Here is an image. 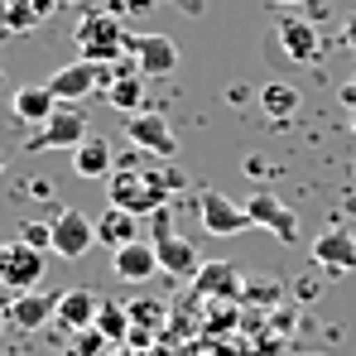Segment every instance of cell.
Segmentation results:
<instances>
[{
  "instance_id": "e0dca14e",
  "label": "cell",
  "mask_w": 356,
  "mask_h": 356,
  "mask_svg": "<svg viewBox=\"0 0 356 356\" xmlns=\"http://www.w3.org/2000/svg\"><path fill=\"white\" fill-rule=\"evenodd\" d=\"M145 72L130 63V67H116V82L106 87V102L116 106L120 116H135V111H145Z\"/></svg>"
},
{
  "instance_id": "7402d4cb",
  "label": "cell",
  "mask_w": 356,
  "mask_h": 356,
  "mask_svg": "<svg viewBox=\"0 0 356 356\" xmlns=\"http://www.w3.org/2000/svg\"><path fill=\"white\" fill-rule=\"evenodd\" d=\"M0 19H5V29H10L15 39L44 24V15H39V5H34V0H0Z\"/></svg>"
},
{
  "instance_id": "7a4b0ae2",
  "label": "cell",
  "mask_w": 356,
  "mask_h": 356,
  "mask_svg": "<svg viewBox=\"0 0 356 356\" xmlns=\"http://www.w3.org/2000/svg\"><path fill=\"white\" fill-rule=\"evenodd\" d=\"M125 24H120L111 10H87L82 19H77V29H72V44H77V54L92 63H120L125 58Z\"/></svg>"
},
{
  "instance_id": "277c9868",
  "label": "cell",
  "mask_w": 356,
  "mask_h": 356,
  "mask_svg": "<svg viewBox=\"0 0 356 356\" xmlns=\"http://www.w3.org/2000/svg\"><path fill=\"white\" fill-rule=\"evenodd\" d=\"M82 140H87V116H82V106L63 102L58 111L24 140V149H67V154H72Z\"/></svg>"
},
{
  "instance_id": "9a60e30c",
  "label": "cell",
  "mask_w": 356,
  "mask_h": 356,
  "mask_svg": "<svg viewBox=\"0 0 356 356\" xmlns=\"http://www.w3.org/2000/svg\"><path fill=\"white\" fill-rule=\"evenodd\" d=\"M58 106H63V102L54 97V87H49V82H44V87H19V92L10 97V111H15V120H19V125H34V130L54 116Z\"/></svg>"
},
{
  "instance_id": "f546056e",
  "label": "cell",
  "mask_w": 356,
  "mask_h": 356,
  "mask_svg": "<svg viewBox=\"0 0 356 356\" xmlns=\"http://www.w3.org/2000/svg\"><path fill=\"white\" fill-rule=\"evenodd\" d=\"M275 5H280V10H294V5H303V0H275Z\"/></svg>"
},
{
  "instance_id": "484cf974",
  "label": "cell",
  "mask_w": 356,
  "mask_h": 356,
  "mask_svg": "<svg viewBox=\"0 0 356 356\" xmlns=\"http://www.w3.org/2000/svg\"><path fill=\"white\" fill-rule=\"evenodd\" d=\"M19 241H29L39 250H54V222H24L19 227Z\"/></svg>"
},
{
  "instance_id": "603a6c76",
  "label": "cell",
  "mask_w": 356,
  "mask_h": 356,
  "mask_svg": "<svg viewBox=\"0 0 356 356\" xmlns=\"http://www.w3.org/2000/svg\"><path fill=\"white\" fill-rule=\"evenodd\" d=\"M97 327H102V332H106L111 342H130V327H135V318H130V303H116V298H102Z\"/></svg>"
},
{
  "instance_id": "2e32d148",
  "label": "cell",
  "mask_w": 356,
  "mask_h": 356,
  "mask_svg": "<svg viewBox=\"0 0 356 356\" xmlns=\"http://www.w3.org/2000/svg\"><path fill=\"white\" fill-rule=\"evenodd\" d=\"M97 313H102V298L92 294V289H67V294H58V318L67 332H82V327H97Z\"/></svg>"
},
{
  "instance_id": "ffe728a7",
  "label": "cell",
  "mask_w": 356,
  "mask_h": 356,
  "mask_svg": "<svg viewBox=\"0 0 356 356\" xmlns=\"http://www.w3.org/2000/svg\"><path fill=\"white\" fill-rule=\"evenodd\" d=\"M193 289L197 294H217V298H236L241 294V280H236V270L227 265V260H212V265H202L197 270V280H193Z\"/></svg>"
},
{
  "instance_id": "d6986e66",
  "label": "cell",
  "mask_w": 356,
  "mask_h": 356,
  "mask_svg": "<svg viewBox=\"0 0 356 356\" xmlns=\"http://www.w3.org/2000/svg\"><path fill=\"white\" fill-rule=\"evenodd\" d=\"M111 164H116V159H111V145H106L102 135H97V140L87 135V140L72 149V174L77 178H111L116 174Z\"/></svg>"
},
{
  "instance_id": "30bf717a",
  "label": "cell",
  "mask_w": 356,
  "mask_h": 356,
  "mask_svg": "<svg viewBox=\"0 0 356 356\" xmlns=\"http://www.w3.org/2000/svg\"><path fill=\"white\" fill-rule=\"evenodd\" d=\"M92 245H97V222H87L77 207H63L58 217H54V255L82 260Z\"/></svg>"
},
{
  "instance_id": "9c48e42d",
  "label": "cell",
  "mask_w": 356,
  "mask_h": 356,
  "mask_svg": "<svg viewBox=\"0 0 356 356\" xmlns=\"http://www.w3.org/2000/svg\"><path fill=\"white\" fill-rule=\"evenodd\" d=\"M245 212H250V227H265L275 241H284V245H294L298 241V217L270 193V188H260V193H250V202H245Z\"/></svg>"
},
{
  "instance_id": "3957f363",
  "label": "cell",
  "mask_w": 356,
  "mask_h": 356,
  "mask_svg": "<svg viewBox=\"0 0 356 356\" xmlns=\"http://www.w3.org/2000/svg\"><path fill=\"white\" fill-rule=\"evenodd\" d=\"M44 255L49 250H39V245H29V241H5L0 245V289L15 298V294H29V289H39V280H44Z\"/></svg>"
},
{
  "instance_id": "8992f818",
  "label": "cell",
  "mask_w": 356,
  "mask_h": 356,
  "mask_svg": "<svg viewBox=\"0 0 356 356\" xmlns=\"http://www.w3.org/2000/svg\"><path fill=\"white\" fill-rule=\"evenodd\" d=\"M125 140L135 145V149H145V154H154V159H174L178 154V140H174V125L159 116V111H135V116H125Z\"/></svg>"
},
{
  "instance_id": "7c38bea8",
  "label": "cell",
  "mask_w": 356,
  "mask_h": 356,
  "mask_svg": "<svg viewBox=\"0 0 356 356\" xmlns=\"http://www.w3.org/2000/svg\"><path fill=\"white\" fill-rule=\"evenodd\" d=\"M275 34H280V49H284L294 63H318V58H323V39H318V29H313L308 19H298L294 10L280 15Z\"/></svg>"
},
{
  "instance_id": "d4e9b609",
  "label": "cell",
  "mask_w": 356,
  "mask_h": 356,
  "mask_svg": "<svg viewBox=\"0 0 356 356\" xmlns=\"http://www.w3.org/2000/svg\"><path fill=\"white\" fill-rule=\"evenodd\" d=\"M106 347H111V337L102 327H82L77 332V356H106Z\"/></svg>"
},
{
  "instance_id": "8fae6325",
  "label": "cell",
  "mask_w": 356,
  "mask_h": 356,
  "mask_svg": "<svg viewBox=\"0 0 356 356\" xmlns=\"http://www.w3.org/2000/svg\"><path fill=\"white\" fill-rule=\"evenodd\" d=\"M111 275H116L120 284H140V280H149V275H164L154 241H130V245L111 250Z\"/></svg>"
},
{
  "instance_id": "836d02e7",
  "label": "cell",
  "mask_w": 356,
  "mask_h": 356,
  "mask_svg": "<svg viewBox=\"0 0 356 356\" xmlns=\"http://www.w3.org/2000/svg\"><path fill=\"white\" fill-rule=\"evenodd\" d=\"M63 5H72V0H63Z\"/></svg>"
},
{
  "instance_id": "f1b7e54d",
  "label": "cell",
  "mask_w": 356,
  "mask_h": 356,
  "mask_svg": "<svg viewBox=\"0 0 356 356\" xmlns=\"http://www.w3.org/2000/svg\"><path fill=\"white\" fill-rule=\"evenodd\" d=\"M342 34H347V44H352V49H356V15H352V19H347V29H342Z\"/></svg>"
},
{
  "instance_id": "52a82bcc",
  "label": "cell",
  "mask_w": 356,
  "mask_h": 356,
  "mask_svg": "<svg viewBox=\"0 0 356 356\" xmlns=\"http://www.w3.org/2000/svg\"><path fill=\"white\" fill-rule=\"evenodd\" d=\"M125 58L145 77H169L178 67V44L169 34H125Z\"/></svg>"
},
{
  "instance_id": "4dcf8cb0",
  "label": "cell",
  "mask_w": 356,
  "mask_h": 356,
  "mask_svg": "<svg viewBox=\"0 0 356 356\" xmlns=\"http://www.w3.org/2000/svg\"><path fill=\"white\" fill-rule=\"evenodd\" d=\"M5 323H10V313H5V308H0V327H5Z\"/></svg>"
},
{
  "instance_id": "83f0119b",
  "label": "cell",
  "mask_w": 356,
  "mask_h": 356,
  "mask_svg": "<svg viewBox=\"0 0 356 356\" xmlns=\"http://www.w3.org/2000/svg\"><path fill=\"white\" fill-rule=\"evenodd\" d=\"M169 5H178V10H188V15H197V10H202L197 0H169Z\"/></svg>"
},
{
  "instance_id": "5b68a950",
  "label": "cell",
  "mask_w": 356,
  "mask_h": 356,
  "mask_svg": "<svg viewBox=\"0 0 356 356\" xmlns=\"http://www.w3.org/2000/svg\"><path fill=\"white\" fill-rule=\"evenodd\" d=\"M154 250H159V270H164V275H174V280H197L202 260H197L193 241L174 236V227H169L164 212H154Z\"/></svg>"
},
{
  "instance_id": "5bb4252c",
  "label": "cell",
  "mask_w": 356,
  "mask_h": 356,
  "mask_svg": "<svg viewBox=\"0 0 356 356\" xmlns=\"http://www.w3.org/2000/svg\"><path fill=\"white\" fill-rule=\"evenodd\" d=\"M5 313H10V327H15V332H39L44 323H54V313H58V294H44V289L15 294Z\"/></svg>"
},
{
  "instance_id": "4fadbf2b",
  "label": "cell",
  "mask_w": 356,
  "mask_h": 356,
  "mask_svg": "<svg viewBox=\"0 0 356 356\" xmlns=\"http://www.w3.org/2000/svg\"><path fill=\"white\" fill-rule=\"evenodd\" d=\"M313 265H318L323 275H352L356 270V236L342 232V227L323 232V236L313 241Z\"/></svg>"
},
{
  "instance_id": "6da1fadb",
  "label": "cell",
  "mask_w": 356,
  "mask_h": 356,
  "mask_svg": "<svg viewBox=\"0 0 356 356\" xmlns=\"http://www.w3.org/2000/svg\"><path fill=\"white\" fill-rule=\"evenodd\" d=\"M169 193H174L169 169L154 174V169H140V164H135V169H116V174H111V207H125V212H135V217L164 212Z\"/></svg>"
},
{
  "instance_id": "cb8c5ba5",
  "label": "cell",
  "mask_w": 356,
  "mask_h": 356,
  "mask_svg": "<svg viewBox=\"0 0 356 356\" xmlns=\"http://www.w3.org/2000/svg\"><path fill=\"white\" fill-rule=\"evenodd\" d=\"M130 318H135V332H154V327H164V303L159 298H140V303H130Z\"/></svg>"
},
{
  "instance_id": "4316f807",
  "label": "cell",
  "mask_w": 356,
  "mask_h": 356,
  "mask_svg": "<svg viewBox=\"0 0 356 356\" xmlns=\"http://www.w3.org/2000/svg\"><path fill=\"white\" fill-rule=\"evenodd\" d=\"M49 193H54L49 178H34V183H29V197H49Z\"/></svg>"
},
{
  "instance_id": "44dd1931",
  "label": "cell",
  "mask_w": 356,
  "mask_h": 356,
  "mask_svg": "<svg viewBox=\"0 0 356 356\" xmlns=\"http://www.w3.org/2000/svg\"><path fill=\"white\" fill-rule=\"evenodd\" d=\"M260 111L270 120H289L298 111V87L289 82H270V87H260Z\"/></svg>"
},
{
  "instance_id": "ba28073f",
  "label": "cell",
  "mask_w": 356,
  "mask_h": 356,
  "mask_svg": "<svg viewBox=\"0 0 356 356\" xmlns=\"http://www.w3.org/2000/svg\"><path fill=\"white\" fill-rule=\"evenodd\" d=\"M197 217H202V227L212 232V236H241V232H250V212L236 207L227 193H217V188H202L197 193Z\"/></svg>"
},
{
  "instance_id": "ac0fdd59",
  "label": "cell",
  "mask_w": 356,
  "mask_h": 356,
  "mask_svg": "<svg viewBox=\"0 0 356 356\" xmlns=\"http://www.w3.org/2000/svg\"><path fill=\"white\" fill-rule=\"evenodd\" d=\"M130 241H140V217L135 212H125V207H106L102 217H97V245H130Z\"/></svg>"
},
{
  "instance_id": "1f68e13d",
  "label": "cell",
  "mask_w": 356,
  "mask_h": 356,
  "mask_svg": "<svg viewBox=\"0 0 356 356\" xmlns=\"http://www.w3.org/2000/svg\"><path fill=\"white\" fill-rule=\"evenodd\" d=\"M0 174H5V149H0Z\"/></svg>"
},
{
  "instance_id": "d6a6232c",
  "label": "cell",
  "mask_w": 356,
  "mask_h": 356,
  "mask_svg": "<svg viewBox=\"0 0 356 356\" xmlns=\"http://www.w3.org/2000/svg\"><path fill=\"white\" fill-rule=\"evenodd\" d=\"M352 135H356V111H352Z\"/></svg>"
}]
</instances>
